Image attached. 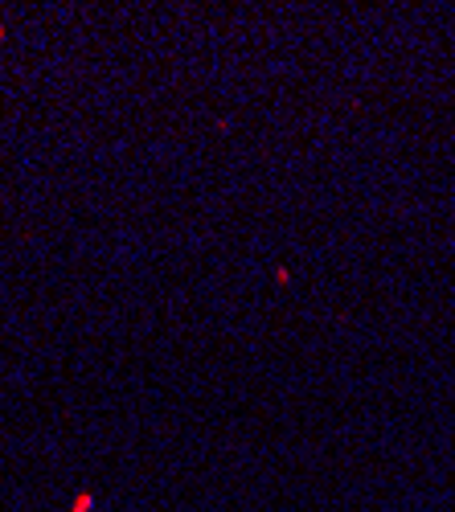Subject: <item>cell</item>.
I'll use <instances>...</instances> for the list:
<instances>
[{
  "label": "cell",
  "instance_id": "6da1fadb",
  "mask_svg": "<svg viewBox=\"0 0 455 512\" xmlns=\"http://www.w3.org/2000/svg\"><path fill=\"white\" fill-rule=\"evenodd\" d=\"M91 504H95V496L82 492V496H74V508H70V512H91Z\"/></svg>",
  "mask_w": 455,
  "mask_h": 512
},
{
  "label": "cell",
  "instance_id": "7a4b0ae2",
  "mask_svg": "<svg viewBox=\"0 0 455 512\" xmlns=\"http://www.w3.org/2000/svg\"><path fill=\"white\" fill-rule=\"evenodd\" d=\"M0 41H5V25H0Z\"/></svg>",
  "mask_w": 455,
  "mask_h": 512
}]
</instances>
